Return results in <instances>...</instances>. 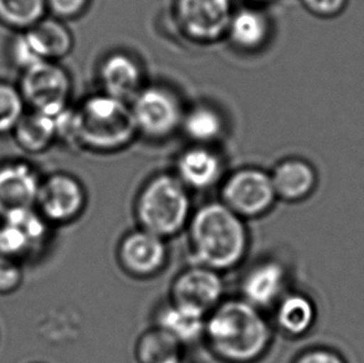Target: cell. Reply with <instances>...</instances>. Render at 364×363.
Returning a JSON list of instances; mask_svg holds the SVG:
<instances>
[{"label":"cell","instance_id":"obj_8","mask_svg":"<svg viewBox=\"0 0 364 363\" xmlns=\"http://www.w3.org/2000/svg\"><path fill=\"white\" fill-rule=\"evenodd\" d=\"M51 228L35 208L0 218V256L31 261L49 244Z\"/></svg>","mask_w":364,"mask_h":363},{"label":"cell","instance_id":"obj_31","mask_svg":"<svg viewBox=\"0 0 364 363\" xmlns=\"http://www.w3.org/2000/svg\"><path fill=\"white\" fill-rule=\"evenodd\" d=\"M159 363H191L187 359L183 357V354H179V356H176V357H172V359H166V361H163V362Z\"/></svg>","mask_w":364,"mask_h":363},{"label":"cell","instance_id":"obj_7","mask_svg":"<svg viewBox=\"0 0 364 363\" xmlns=\"http://www.w3.org/2000/svg\"><path fill=\"white\" fill-rule=\"evenodd\" d=\"M18 88L31 111L56 117L69 107L71 79L58 61H43L21 71Z\"/></svg>","mask_w":364,"mask_h":363},{"label":"cell","instance_id":"obj_2","mask_svg":"<svg viewBox=\"0 0 364 363\" xmlns=\"http://www.w3.org/2000/svg\"><path fill=\"white\" fill-rule=\"evenodd\" d=\"M186 231L191 263L222 274L242 265L250 249L246 221L220 201L194 209Z\"/></svg>","mask_w":364,"mask_h":363},{"label":"cell","instance_id":"obj_30","mask_svg":"<svg viewBox=\"0 0 364 363\" xmlns=\"http://www.w3.org/2000/svg\"><path fill=\"white\" fill-rule=\"evenodd\" d=\"M292 363H347L342 354L328 347H311L296 356Z\"/></svg>","mask_w":364,"mask_h":363},{"label":"cell","instance_id":"obj_20","mask_svg":"<svg viewBox=\"0 0 364 363\" xmlns=\"http://www.w3.org/2000/svg\"><path fill=\"white\" fill-rule=\"evenodd\" d=\"M207 316L197 310L168 300L166 304L158 307L153 325L171 335L178 344L184 347L203 341Z\"/></svg>","mask_w":364,"mask_h":363},{"label":"cell","instance_id":"obj_1","mask_svg":"<svg viewBox=\"0 0 364 363\" xmlns=\"http://www.w3.org/2000/svg\"><path fill=\"white\" fill-rule=\"evenodd\" d=\"M203 342L223 363H256L269 354L274 326L240 296L225 298L208 314Z\"/></svg>","mask_w":364,"mask_h":363},{"label":"cell","instance_id":"obj_14","mask_svg":"<svg viewBox=\"0 0 364 363\" xmlns=\"http://www.w3.org/2000/svg\"><path fill=\"white\" fill-rule=\"evenodd\" d=\"M290 274L280 259L272 256L255 261L242 274L240 298L261 311L274 309L289 291Z\"/></svg>","mask_w":364,"mask_h":363},{"label":"cell","instance_id":"obj_27","mask_svg":"<svg viewBox=\"0 0 364 363\" xmlns=\"http://www.w3.org/2000/svg\"><path fill=\"white\" fill-rule=\"evenodd\" d=\"M24 280V269L19 261L0 256V295H10L19 289Z\"/></svg>","mask_w":364,"mask_h":363},{"label":"cell","instance_id":"obj_24","mask_svg":"<svg viewBox=\"0 0 364 363\" xmlns=\"http://www.w3.org/2000/svg\"><path fill=\"white\" fill-rule=\"evenodd\" d=\"M183 346L171 335L153 325L137 340L134 356L137 363H159L182 354Z\"/></svg>","mask_w":364,"mask_h":363},{"label":"cell","instance_id":"obj_25","mask_svg":"<svg viewBox=\"0 0 364 363\" xmlns=\"http://www.w3.org/2000/svg\"><path fill=\"white\" fill-rule=\"evenodd\" d=\"M48 14L45 0H0V24L24 31Z\"/></svg>","mask_w":364,"mask_h":363},{"label":"cell","instance_id":"obj_10","mask_svg":"<svg viewBox=\"0 0 364 363\" xmlns=\"http://www.w3.org/2000/svg\"><path fill=\"white\" fill-rule=\"evenodd\" d=\"M138 132L149 138H166L182 126V105L179 98L167 88H143L131 101Z\"/></svg>","mask_w":364,"mask_h":363},{"label":"cell","instance_id":"obj_29","mask_svg":"<svg viewBox=\"0 0 364 363\" xmlns=\"http://www.w3.org/2000/svg\"><path fill=\"white\" fill-rule=\"evenodd\" d=\"M90 0H45L48 13L56 19L70 20L84 13Z\"/></svg>","mask_w":364,"mask_h":363},{"label":"cell","instance_id":"obj_21","mask_svg":"<svg viewBox=\"0 0 364 363\" xmlns=\"http://www.w3.org/2000/svg\"><path fill=\"white\" fill-rule=\"evenodd\" d=\"M55 118L31 110L25 112L11 131L15 142L24 152L30 154L45 152L55 140H58Z\"/></svg>","mask_w":364,"mask_h":363},{"label":"cell","instance_id":"obj_28","mask_svg":"<svg viewBox=\"0 0 364 363\" xmlns=\"http://www.w3.org/2000/svg\"><path fill=\"white\" fill-rule=\"evenodd\" d=\"M310 14L321 19H333L345 13L350 0H301Z\"/></svg>","mask_w":364,"mask_h":363},{"label":"cell","instance_id":"obj_22","mask_svg":"<svg viewBox=\"0 0 364 363\" xmlns=\"http://www.w3.org/2000/svg\"><path fill=\"white\" fill-rule=\"evenodd\" d=\"M227 35L232 44L242 50L260 49L270 35V21L257 9L239 10L232 13Z\"/></svg>","mask_w":364,"mask_h":363},{"label":"cell","instance_id":"obj_5","mask_svg":"<svg viewBox=\"0 0 364 363\" xmlns=\"http://www.w3.org/2000/svg\"><path fill=\"white\" fill-rule=\"evenodd\" d=\"M74 38L63 20L45 16L34 26L18 31L9 45L11 64L20 71L43 61H58L69 54Z\"/></svg>","mask_w":364,"mask_h":363},{"label":"cell","instance_id":"obj_18","mask_svg":"<svg viewBox=\"0 0 364 363\" xmlns=\"http://www.w3.org/2000/svg\"><path fill=\"white\" fill-rule=\"evenodd\" d=\"M100 80L104 93L127 103L143 89L141 65L121 51L105 58L100 66Z\"/></svg>","mask_w":364,"mask_h":363},{"label":"cell","instance_id":"obj_9","mask_svg":"<svg viewBox=\"0 0 364 363\" xmlns=\"http://www.w3.org/2000/svg\"><path fill=\"white\" fill-rule=\"evenodd\" d=\"M87 204L84 184L70 173H51L41 178L35 209L50 226L71 224L82 216Z\"/></svg>","mask_w":364,"mask_h":363},{"label":"cell","instance_id":"obj_6","mask_svg":"<svg viewBox=\"0 0 364 363\" xmlns=\"http://www.w3.org/2000/svg\"><path fill=\"white\" fill-rule=\"evenodd\" d=\"M276 201L270 173L260 168H240L223 181L220 201L244 221L265 216Z\"/></svg>","mask_w":364,"mask_h":363},{"label":"cell","instance_id":"obj_3","mask_svg":"<svg viewBox=\"0 0 364 363\" xmlns=\"http://www.w3.org/2000/svg\"><path fill=\"white\" fill-rule=\"evenodd\" d=\"M138 130L131 106L106 93L86 98L74 110L73 144L114 152L132 142Z\"/></svg>","mask_w":364,"mask_h":363},{"label":"cell","instance_id":"obj_26","mask_svg":"<svg viewBox=\"0 0 364 363\" xmlns=\"http://www.w3.org/2000/svg\"><path fill=\"white\" fill-rule=\"evenodd\" d=\"M25 108L26 105L19 88L0 80V135L11 133L24 116Z\"/></svg>","mask_w":364,"mask_h":363},{"label":"cell","instance_id":"obj_15","mask_svg":"<svg viewBox=\"0 0 364 363\" xmlns=\"http://www.w3.org/2000/svg\"><path fill=\"white\" fill-rule=\"evenodd\" d=\"M41 177L23 161L0 164V218L35 208Z\"/></svg>","mask_w":364,"mask_h":363},{"label":"cell","instance_id":"obj_12","mask_svg":"<svg viewBox=\"0 0 364 363\" xmlns=\"http://www.w3.org/2000/svg\"><path fill=\"white\" fill-rule=\"evenodd\" d=\"M225 299L222 273L191 263L173 279L169 301L208 315Z\"/></svg>","mask_w":364,"mask_h":363},{"label":"cell","instance_id":"obj_32","mask_svg":"<svg viewBox=\"0 0 364 363\" xmlns=\"http://www.w3.org/2000/svg\"><path fill=\"white\" fill-rule=\"evenodd\" d=\"M251 1H255V3H262V1H266V0H251Z\"/></svg>","mask_w":364,"mask_h":363},{"label":"cell","instance_id":"obj_16","mask_svg":"<svg viewBox=\"0 0 364 363\" xmlns=\"http://www.w3.org/2000/svg\"><path fill=\"white\" fill-rule=\"evenodd\" d=\"M223 174L222 158L203 144L188 148L178 157L176 176L189 191H208L222 182Z\"/></svg>","mask_w":364,"mask_h":363},{"label":"cell","instance_id":"obj_17","mask_svg":"<svg viewBox=\"0 0 364 363\" xmlns=\"http://www.w3.org/2000/svg\"><path fill=\"white\" fill-rule=\"evenodd\" d=\"M277 199L299 203L310 198L317 188L316 168L302 158H287L276 164L270 173Z\"/></svg>","mask_w":364,"mask_h":363},{"label":"cell","instance_id":"obj_11","mask_svg":"<svg viewBox=\"0 0 364 363\" xmlns=\"http://www.w3.org/2000/svg\"><path fill=\"white\" fill-rule=\"evenodd\" d=\"M168 261L167 241L139 226L127 231L117 246L119 266L133 279L156 278L166 269Z\"/></svg>","mask_w":364,"mask_h":363},{"label":"cell","instance_id":"obj_13","mask_svg":"<svg viewBox=\"0 0 364 363\" xmlns=\"http://www.w3.org/2000/svg\"><path fill=\"white\" fill-rule=\"evenodd\" d=\"M232 0H177L176 18L183 33L197 43H214L227 35Z\"/></svg>","mask_w":364,"mask_h":363},{"label":"cell","instance_id":"obj_4","mask_svg":"<svg viewBox=\"0 0 364 363\" xmlns=\"http://www.w3.org/2000/svg\"><path fill=\"white\" fill-rule=\"evenodd\" d=\"M193 211L191 191L169 173L149 178L134 201L137 226L166 241L187 229Z\"/></svg>","mask_w":364,"mask_h":363},{"label":"cell","instance_id":"obj_19","mask_svg":"<svg viewBox=\"0 0 364 363\" xmlns=\"http://www.w3.org/2000/svg\"><path fill=\"white\" fill-rule=\"evenodd\" d=\"M274 324L291 339H300L314 329L317 307L309 295L287 291L274 307Z\"/></svg>","mask_w":364,"mask_h":363},{"label":"cell","instance_id":"obj_23","mask_svg":"<svg viewBox=\"0 0 364 363\" xmlns=\"http://www.w3.org/2000/svg\"><path fill=\"white\" fill-rule=\"evenodd\" d=\"M182 127L192 141L205 146L222 136L224 122L215 108L199 105L183 116Z\"/></svg>","mask_w":364,"mask_h":363}]
</instances>
